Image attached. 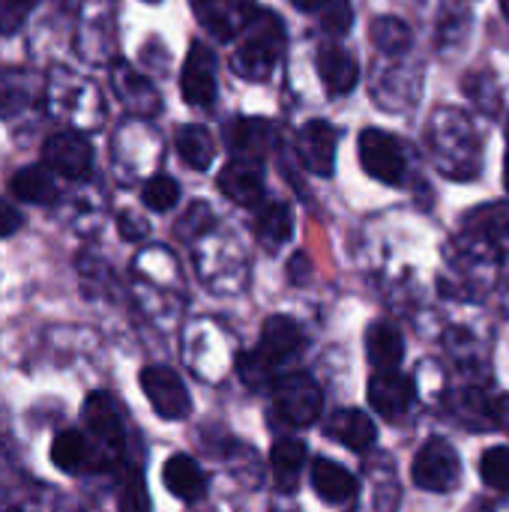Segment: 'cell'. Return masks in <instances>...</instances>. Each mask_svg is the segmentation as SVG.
Wrapping results in <instances>:
<instances>
[{
    "label": "cell",
    "instance_id": "41",
    "mask_svg": "<svg viewBox=\"0 0 509 512\" xmlns=\"http://www.w3.org/2000/svg\"><path fill=\"white\" fill-rule=\"evenodd\" d=\"M504 186H507V192H509V153H507V159H504Z\"/></svg>",
    "mask_w": 509,
    "mask_h": 512
},
{
    "label": "cell",
    "instance_id": "8",
    "mask_svg": "<svg viewBox=\"0 0 509 512\" xmlns=\"http://www.w3.org/2000/svg\"><path fill=\"white\" fill-rule=\"evenodd\" d=\"M141 390H144L147 402L153 405V411L162 420H186L189 411H192L186 384L168 366H147V369H141Z\"/></svg>",
    "mask_w": 509,
    "mask_h": 512
},
{
    "label": "cell",
    "instance_id": "32",
    "mask_svg": "<svg viewBox=\"0 0 509 512\" xmlns=\"http://www.w3.org/2000/svg\"><path fill=\"white\" fill-rule=\"evenodd\" d=\"M117 510L120 512H153L147 486L141 471H129L126 480L120 483V495H117Z\"/></svg>",
    "mask_w": 509,
    "mask_h": 512
},
{
    "label": "cell",
    "instance_id": "28",
    "mask_svg": "<svg viewBox=\"0 0 509 512\" xmlns=\"http://www.w3.org/2000/svg\"><path fill=\"white\" fill-rule=\"evenodd\" d=\"M369 36H372V42H375L378 51L396 54V57L405 54L411 48V42H414L411 27L402 18H396V15H378L372 21V27H369Z\"/></svg>",
    "mask_w": 509,
    "mask_h": 512
},
{
    "label": "cell",
    "instance_id": "20",
    "mask_svg": "<svg viewBox=\"0 0 509 512\" xmlns=\"http://www.w3.org/2000/svg\"><path fill=\"white\" fill-rule=\"evenodd\" d=\"M267 144H270V123L258 120V117H237L228 126V147L234 153V159L243 162H261L267 156Z\"/></svg>",
    "mask_w": 509,
    "mask_h": 512
},
{
    "label": "cell",
    "instance_id": "17",
    "mask_svg": "<svg viewBox=\"0 0 509 512\" xmlns=\"http://www.w3.org/2000/svg\"><path fill=\"white\" fill-rule=\"evenodd\" d=\"M324 432H327V438L345 444V447L354 450V453H366V450H372L375 441H378L375 423H372L363 411H354V408H345V411L333 414V417L327 420Z\"/></svg>",
    "mask_w": 509,
    "mask_h": 512
},
{
    "label": "cell",
    "instance_id": "4",
    "mask_svg": "<svg viewBox=\"0 0 509 512\" xmlns=\"http://www.w3.org/2000/svg\"><path fill=\"white\" fill-rule=\"evenodd\" d=\"M273 402L285 423L312 426L321 417V387L306 372H291L273 381Z\"/></svg>",
    "mask_w": 509,
    "mask_h": 512
},
{
    "label": "cell",
    "instance_id": "18",
    "mask_svg": "<svg viewBox=\"0 0 509 512\" xmlns=\"http://www.w3.org/2000/svg\"><path fill=\"white\" fill-rule=\"evenodd\" d=\"M258 15V6L255 0H219L216 6H210L204 15H201V24L222 42L234 39L237 33H243L252 18Z\"/></svg>",
    "mask_w": 509,
    "mask_h": 512
},
{
    "label": "cell",
    "instance_id": "30",
    "mask_svg": "<svg viewBox=\"0 0 509 512\" xmlns=\"http://www.w3.org/2000/svg\"><path fill=\"white\" fill-rule=\"evenodd\" d=\"M141 201L153 210V213H168L177 201H180V186L174 177L156 174L144 183L141 189Z\"/></svg>",
    "mask_w": 509,
    "mask_h": 512
},
{
    "label": "cell",
    "instance_id": "44",
    "mask_svg": "<svg viewBox=\"0 0 509 512\" xmlns=\"http://www.w3.org/2000/svg\"><path fill=\"white\" fill-rule=\"evenodd\" d=\"M507 138H509V120H507Z\"/></svg>",
    "mask_w": 509,
    "mask_h": 512
},
{
    "label": "cell",
    "instance_id": "24",
    "mask_svg": "<svg viewBox=\"0 0 509 512\" xmlns=\"http://www.w3.org/2000/svg\"><path fill=\"white\" fill-rule=\"evenodd\" d=\"M270 468H273L276 486L282 492H294L306 468V444L297 438H279L270 450Z\"/></svg>",
    "mask_w": 509,
    "mask_h": 512
},
{
    "label": "cell",
    "instance_id": "2",
    "mask_svg": "<svg viewBox=\"0 0 509 512\" xmlns=\"http://www.w3.org/2000/svg\"><path fill=\"white\" fill-rule=\"evenodd\" d=\"M303 348V333L300 327L285 318V315H273L264 321L261 327V339L258 345L243 354L237 360V369H240V378L252 387H261L267 381H273L276 369L288 360H294Z\"/></svg>",
    "mask_w": 509,
    "mask_h": 512
},
{
    "label": "cell",
    "instance_id": "31",
    "mask_svg": "<svg viewBox=\"0 0 509 512\" xmlns=\"http://www.w3.org/2000/svg\"><path fill=\"white\" fill-rule=\"evenodd\" d=\"M480 477L486 486L509 492V447H492L480 459Z\"/></svg>",
    "mask_w": 509,
    "mask_h": 512
},
{
    "label": "cell",
    "instance_id": "16",
    "mask_svg": "<svg viewBox=\"0 0 509 512\" xmlns=\"http://www.w3.org/2000/svg\"><path fill=\"white\" fill-rule=\"evenodd\" d=\"M162 483H165V489H168L174 498H180V501H186V504L201 501L204 492H207V474L201 471V465H198L192 456H183V453H177V456H171V459L165 462V468H162Z\"/></svg>",
    "mask_w": 509,
    "mask_h": 512
},
{
    "label": "cell",
    "instance_id": "9",
    "mask_svg": "<svg viewBox=\"0 0 509 512\" xmlns=\"http://www.w3.org/2000/svg\"><path fill=\"white\" fill-rule=\"evenodd\" d=\"M84 426L90 432V438L96 441V447L102 450V456H117L123 450V414L120 405L114 402L111 393H90L84 402Z\"/></svg>",
    "mask_w": 509,
    "mask_h": 512
},
{
    "label": "cell",
    "instance_id": "25",
    "mask_svg": "<svg viewBox=\"0 0 509 512\" xmlns=\"http://www.w3.org/2000/svg\"><path fill=\"white\" fill-rule=\"evenodd\" d=\"M255 234L264 246L270 249H279L282 243L291 240L294 234V216H291V207L282 204V201H270V204H261L258 216H255Z\"/></svg>",
    "mask_w": 509,
    "mask_h": 512
},
{
    "label": "cell",
    "instance_id": "35",
    "mask_svg": "<svg viewBox=\"0 0 509 512\" xmlns=\"http://www.w3.org/2000/svg\"><path fill=\"white\" fill-rule=\"evenodd\" d=\"M36 0H0V36H12L24 27Z\"/></svg>",
    "mask_w": 509,
    "mask_h": 512
},
{
    "label": "cell",
    "instance_id": "43",
    "mask_svg": "<svg viewBox=\"0 0 509 512\" xmlns=\"http://www.w3.org/2000/svg\"><path fill=\"white\" fill-rule=\"evenodd\" d=\"M144 3H159V0H144Z\"/></svg>",
    "mask_w": 509,
    "mask_h": 512
},
{
    "label": "cell",
    "instance_id": "36",
    "mask_svg": "<svg viewBox=\"0 0 509 512\" xmlns=\"http://www.w3.org/2000/svg\"><path fill=\"white\" fill-rule=\"evenodd\" d=\"M117 231H120V237L123 240H144L147 234H150V225H147V219L144 216H138V213H132V210H123L120 216H117Z\"/></svg>",
    "mask_w": 509,
    "mask_h": 512
},
{
    "label": "cell",
    "instance_id": "3",
    "mask_svg": "<svg viewBox=\"0 0 509 512\" xmlns=\"http://www.w3.org/2000/svg\"><path fill=\"white\" fill-rule=\"evenodd\" d=\"M285 45V27L276 12H258L252 24L246 27V36L240 48L231 54V69L234 75L246 81H267L276 60L282 57Z\"/></svg>",
    "mask_w": 509,
    "mask_h": 512
},
{
    "label": "cell",
    "instance_id": "15",
    "mask_svg": "<svg viewBox=\"0 0 509 512\" xmlns=\"http://www.w3.org/2000/svg\"><path fill=\"white\" fill-rule=\"evenodd\" d=\"M219 189L225 192L228 201H234L240 207H258L264 201V177H261V168L255 162L231 159L219 171Z\"/></svg>",
    "mask_w": 509,
    "mask_h": 512
},
{
    "label": "cell",
    "instance_id": "37",
    "mask_svg": "<svg viewBox=\"0 0 509 512\" xmlns=\"http://www.w3.org/2000/svg\"><path fill=\"white\" fill-rule=\"evenodd\" d=\"M21 213L9 204V201H3L0 198V237H9V234H15L18 228H21Z\"/></svg>",
    "mask_w": 509,
    "mask_h": 512
},
{
    "label": "cell",
    "instance_id": "7",
    "mask_svg": "<svg viewBox=\"0 0 509 512\" xmlns=\"http://www.w3.org/2000/svg\"><path fill=\"white\" fill-rule=\"evenodd\" d=\"M42 162L66 180H87L93 171V147L78 129H63L45 141Z\"/></svg>",
    "mask_w": 509,
    "mask_h": 512
},
{
    "label": "cell",
    "instance_id": "39",
    "mask_svg": "<svg viewBox=\"0 0 509 512\" xmlns=\"http://www.w3.org/2000/svg\"><path fill=\"white\" fill-rule=\"evenodd\" d=\"M300 270H306V255H297V258H294V267H288V273L294 276V282H303V279H300Z\"/></svg>",
    "mask_w": 509,
    "mask_h": 512
},
{
    "label": "cell",
    "instance_id": "21",
    "mask_svg": "<svg viewBox=\"0 0 509 512\" xmlns=\"http://www.w3.org/2000/svg\"><path fill=\"white\" fill-rule=\"evenodd\" d=\"M312 489L327 504H345V501H351L357 495V480L339 462H333L327 456H318L315 465H312Z\"/></svg>",
    "mask_w": 509,
    "mask_h": 512
},
{
    "label": "cell",
    "instance_id": "11",
    "mask_svg": "<svg viewBox=\"0 0 509 512\" xmlns=\"http://www.w3.org/2000/svg\"><path fill=\"white\" fill-rule=\"evenodd\" d=\"M111 87H114L120 105L135 117L147 120V117L159 114V108H162L159 93L153 90V84L123 60H114V66H111Z\"/></svg>",
    "mask_w": 509,
    "mask_h": 512
},
{
    "label": "cell",
    "instance_id": "6",
    "mask_svg": "<svg viewBox=\"0 0 509 512\" xmlns=\"http://www.w3.org/2000/svg\"><path fill=\"white\" fill-rule=\"evenodd\" d=\"M357 150H360V165L369 177L390 186L405 180V150L396 135L381 129H366L360 132Z\"/></svg>",
    "mask_w": 509,
    "mask_h": 512
},
{
    "label": "cell",
    "instance_id": "29",
    "mask_svg": "<svg viewBox=\"0 0 509 512\" xmlns=\"http://www.w3.org/2000/svg\"><path fill=\"white\" fill-rule=\"evenodd\" d=\"M468 225L483 234V240H509V204H489L483 210H474Z\"/></svg>",
    "mask_w": 509,
    "mask_h": 512
},
{
    "label": "cell",
    "instance_id": "42",
    "mask_svg": "<svg viewBox=\"0 0 509 512\" xmlns=\"http://www.w3.org/2000/svg\"><path fill=\"white\" fill-rule=\"evenodd\" d=\"M501 12L509 18V0H501Z\"/></svg>",
    "mask_w": 509,
    "mask_h": 512
},
{
    "label": "cell",
    "instance_id": "26",
    "mask_svg": "<svg viewBox=\"0 0 509 512\" xmlns=\"http://www.w3.org/2000/svg\"><path fill=\"white\" fill-rule=\"evenodd\" d=\"M93 459V450L87 444V438L78 432V429H63L54 435V444H51V462L57 471L63 474H78L84 465H90Z\"/></svg>",
    "mask_w": 509,
    "mask_h": 512
},
{
    "label": "cell",
    "instance_id": "13",
    "mask_svg": "<svg viewBox=\"0 0 509 512\" xmlns=\"http://www.w3.org/2000/svg\"><path fill=\"white\" fill-rule=\"evenodd\" d=\"M45 96V81L30 69H0V120L18 117L39 105Z\"/></svg>",
    "mask_w": 509,
    "mask_h": 512
},
{
    "label": "cell",
    "instance_id": "14",
    "mask_svg": "<svg viewBox=\"0 0 509 512\" xmlns=\"http://www.w3.org/2000/svg\"><path fill=\"white\" fill-rule=\"evenodd\" d=\"M369 402L381 417H402L414 405V384L396 369H378L369 378Z\"/></svg>",
    "mask_w": 509,
    "mask_h": 512
},
{
    "label": "cell",
    "instance_id": "10",
    "mask_svg": "<svg viewBox=\"0 0 509 512\" xmlns=\"http://www.w3.org/2000/svg\"><path fill=\"white\" fill-rule=\"evenodd\" d=\"M180 93L195 108H207L216 99V57L201 42L189 48V57L180 72Z\"/></svg>",
    "mask_w": 509,
    "mask_h": 512
},
{
    "label": "cell",
    "instance_id": "1",
    "mask_svg": "<svg viewBox=\"0 0 509 512\" xmlns=\"http://www.w3.org/2000/svg\"><path fill=\"white\" fill-rule=\"evenodd\" d=\"M42 105L48 111V117L66 123L69 129H93L102 123V96L96 90L93 81L75 75L72 69H51L45 78V96Z\"/></svg>",
    "mask_w": 509,
    "mask_h": 512
},
{
    "label": "cell",
    "instance_id": "19",
    "mask_svg": "<svg viewBox=\"0 0 509 512\" xmlns=\"http://www.w3.org/2000/svg\"><path fill=\"white\" fill-rule=\"evenodd\" d=\"M318 72H321V81H324L330 96H345L360 81L357 60L348 51H342L339 45H324L318 51Z\"/></svg>",
    "mask_w": 509,
    "mask_h": 512
},
{
    "label": "cell",
    "instance_id": "40",
    "mask_svg": "<svg viewBox=\"0 0 509 512\" xmlns=\"http://www.w3.org/2000/svg\"><path fill=\"white\" fill-rule=\"evenodd\" d=\"M216 3H219V0H192V9H195V15L201 18V15H204L210 6H216Z\"/></svg>",
    "mask_w": 509,
    "mask_h": 512
},
{
    "label": "cell",
    "instance_id": "38",
    "mask_svg": "<svg viewBox=\"0 0 509 512\" xmlns=\"http://www.w3.org/2000/svg\"><path fill=\"white\" fill-rule=\"evenodd\" d=\"M291 3H294L297 9H303V12H321L327 0H291Z\"/></svg>",
    "mask_w": 509,
    "mask_h": 512
},
{
    "label": "cell",
    "instance_id": "12",
    "mask_svg": "<svg viewBox=\"0 0 509 512\" xmlns=\"http://www.w3.org/2000/svg\"><path fill=\"white\" fill-rule=\"evenodd\" d=\"M336 141V129L327 120H309L297 135V156L312 174L330 177L336 165Z\"/></svg>",
    "mask_w": 509,
    "mask_h": 512
},
{
    "label": "cell",
    "instance_id": "33",
    "mask_svg": "<svg viewBox=\"0 0 509 512\" xmlns=\"http://www.w3.org/2000/svg\"><path fill=\"white\" fill-rule=\"evenodd\" d=\"M318 15H321V30L330 36H345L354 24V9L348 0H327Z\"/></svg>",
    "mask_w": 509,
    "mask_h": 512
},
{
    "label": "cell",
    "instance_id": "22",
    "mask_svg": "<svg viewBox=\"0 0 509 512\" xmlns=\"http://www.w3.org/2000/svg\"><path fill=\"white\" fill-rule=\"evenodd\" d=\"M366 354L375 369H399L405 357V339L399 327L390 321H375L366 330Z\"/></svg>",
    "mask_w": 509,
    "mask_h": 512
},
{
    "label": "cell",
    "instance_id": "27",
    "mask_svg": "<svg viewBox=\"0 0 509 512\" xmlns=\"http://www.w3.org/2000/svg\"><path fill=\"white\" fill-rule=\"evenodd\" d=\"M174 144H177L180 159L189 168H195V171H207L213 165V159H216V141H213V135L204 126H195V123L183 126L177 132Z\"/></svg>",
    "mask_w": 509,
    "mask_h": 512
},
{
    "label": "cell",
    "instance_id": "34",
    "mask_svg": "<svg viewBox=\"0 0 509 512\" xmlns=\"http://www.w3.org/2000/svg\"><path fill=\"white\" fill-rule=\"evenodd\" d=\"M213 228V213H210V207L204 204V201H195L186 213H183V219L177 222V234L183 237V240H195V237H201L204 231H210Z\"/></svg>",
    "mask_w": 509,
    "mask_h": 512
},
{
    "label": "cell",
    "instance_id": "5",
    "mask_svg": "<svg viewBox=\"0 0 509 512\" xmlns=\"http://www.w3.org/2000/svg\"><path fill=\"white\" fill-rule=\"evenodd\" d=\"M459 477H462V462H459V453L453 450V444L432 438L420 447V453L414 459V483L420 489L447 495L459 486Z\"/></svg>",
    "mask_w": 509,
    "mask_h": 512
},
{
    "label": "cell",
    "instance_id": "23",
    "mask_svg": "<svg viewBox=\"0 0 509 512\" xmlns=\"http://www.w3.org/2000/svg\"><path fill=\"white\" fill-rule=\"evenodd\" d=\"M9 192L27 204H54L57 201L54 171L48 165H27L9 177Z\"/></svg>",
    "mask_w": 509,
    "mask_h": 512
}]
</instances>
